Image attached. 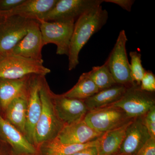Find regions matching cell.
<instances>
[{"instance_id":"cell-1","label":"cell","mask_w":155,"mask_h":155,"mask_svg":"<svg viewBox=\"0 0 155 155\" xmlns=\"http://www.w3.org/2000/svg\"><path fill=\"white\" fill-rule=\"evenodd\" d=\"M108 13L100 5L87 11L76 20L69 45V70L79 64V54L93 35L98 31L107 21Z\"/></svg>"},{"instance_id":"cell-2","label":"cell","mask_w":155,"mask_h":155,"mask_svg":"<svg viewBox=\"0 0 155 155\" xmlns=\"http://www.w3.org/2000/svg\"><path fill=\"white\" fill-rule=\"evenodd\" d=\"M50 90L45 76H39V94L41 103V112L35 131L36 147L57 137L64 126L55 110Z\"/></svg>"},{"instance_id":"cell-3","label":"cell","mask_w":155,"mask_h":155,"mask_svg":"<svg viewBox=\"0 0 155 155\" xmlns=\"http://www.w3.org/2000/svg\"><path fill=\"white\" fill-rule=\"evenodd\" d=\"M43 62L15 55L1 56L0 78L20 79L31 75L45 76L51 71L44 66Z\"/></svg>"},{"instance_id":"cell-4","label":"cell","mask_w":155,"mask_h":155,"mask_svg":"<svg viewBox=\"0 0 155 155\" xmlns=\"http://www.w3.org/2000/svg\"><path fill=\"white\" fill-rule=\"evenodd\" d=\"M39 24L44 46L54 44L57 47L56 54L68 56L69 45L75 21H38Z\"/></svg>"},{"instance_id":"cell-5","label":"cell","mask_w":155,"mask_h":155,"mask_svg":"<svg viewBox=\"0 0 155 155\" xmlns=\"http://www.w3.org/2000/svg\"><path fill=\"white\" fill-rule=\"evenodd\" d=\"M122 109L130 119L143 116L155 106L153 92L142 90L140 86L134 84L127 87L119 101L111 105Z\"/></svg>"},{"instance_id":"cell-6","label":"cell","mask_w":155,"mask_h":155,"mask_svg":"<svg viewBox=\"0 0 155 155\" xmlns=\"http://www.w3.org/2000/svg\"><path fill=\"white\" fill-rule=\"evenodd\" d=\"M127 41L125 31L121 30L114 48L106 61L116 83L127 87L135 84L130 75V64L126 52Z\"/></svg>"},{"instance_id":"cell-7","label":"cell","mask_w":155,"mask_h":155,"mask_svg":"<svg viewBox=\"0 0 155 155\" xmlns=\"http://www.w3.org/2000/svg\"><path fill=\"white\" fill-rule=\"evenodd\" d=\"M132 119L122 109L110 105L89 111L83 121L94 130L103 134L120 127Z\"/></svg>"},{"instance_id":"cell-8","label":"cell","mask_w":155,"mask_h":155,"mask_svg":"<svg viewBox=\"0 0 155 155\" xmlns=\"http://www.w3.org/2000/svg\"><path fill=\"white\" fill-rule=\"evenodd\" d=\"M31 20L14 15L0 23V57L8 54L25 36Z\"/></svg>"},{"instance_id":"cell-9","label":"cell","mask_w":155,"mask_h":155,"mask_svg":"<svg viewBox=\"0 0 155 155\" xmlns=\"http://www.w3.org/2000/svg\"><path fill=\"white\" fill-rule=\"evenodd\" d=\"M103 0H58L43 20L65 21L76 20L87 11L101 5Z\"/></svg>"},{"instance_id":"cell-10","label":"cell","mask_w":155,"mask_h":155,"mask_svg":"<svg viewBox=\"0 0 155 155\" xmlns=\"http://www.w3.org/2000/svg\"><path fill=\"white\" fill-rule=\"evenodd\" d=\"M39 76L31 75L29 81L25 124V137L36 147L35 128L41 114L42 108L39 94Z\"/></svg>"},{"instance_id":"cell-11","label":"cell","mask_w":155,"mask_h":155,"mask_svg":"<svg viewBox=\"0 0 155 155\" xmlns=\"http://www.w3.org/2000/svg\"><path fill=\"white\" fill-rule=\"evenodd\" d=\"M52 99L55 110L64 125H70L83 120L88 109L83 100L67 97L52 91Z\"/></svg>"},{"instance_id":"cell-12","label":"cell","mask_w":155,"mask_h":155,"mask_svg":"<svg viewBox=\"0 0 155 155\" xmlns=\"http://www.w3.org/2000/svg\"><path fill=\"white\" fill-rule=\"evenodd\" d=\"M44 46L39 22L36 20H31L25 36L8 54L44 61L42 55Z\"/></svg>"},{"instance_id":"cell-13","label":"cell","mask_w":155,"mask_h":155,"mask_svg":"<svg viewBox=\"0 0 155 155\" xmlns=\"http://www.w3.org/2000/svg\"><path fill=\"white\" fill-rule=\"evenodd\" d=\"M143 116L133 119L127 126L119 149V153L136 155L150 138L146 126L143 123Z\"/></svg>"},{"instance_id":"cell-14","label":"cell","mask_w":155,"mask_h":155,"mask_svg":"<svg viewBox=\"0 0 155 155\" xmlns=\"http://www.w3.org/2000/svg\"><path fill=\"white\" fill-rule=\"evenodd\" d=\"M0 138L20 154L35 155L37 153L36 147L14 125L0 115Z\"/></svg>"},{"instance_id":"cell-15","label":"cell","mask_w":155,"mask_h":155,"mask_svg":"<svg viewBox=\"0 0 155 155\" xmlns=\"http://www.w3.org/2000/svg\"><path fill=\"white\" fill-rule=\"evenodd\" d=\"M103 134L94 130L82 120L64 125L56 139L64 144H82L95 140Z\"/></svg>"},{"instance_id":"cell-16","label":"cell","mask_w":155,"mask_h":155,"mask_svg":"<svg viewBox=\"0 0 155 155\" xmlns=\"http://www.w3.org/2000/svg\"><path fill=\"white\" fill-rule=\"evenodd\" d=\"M58 0H25L24 2L12 11L3 13V17L20 16L26 19L38 21L43 19L51 11Z\"/></svg>"},{"instance_id":"cell-17","label":"cell","mask_w":155,"mask_h":155,"mask_svg":"<svg viewBox=\"0 0 155 155\" xmlns=\"http://www.w3.org/2000/svg\"><path fill=\"white\" fill-rule=\"evenodd\" d=\"M31 75L17 79L0 78V106L4 111L15 98L27 95Z\"/></svg>"},{"instance_id":"cell-18","label":"cell","mask_w":155,"mask_h":155,"mask_svg":"<svg viewBox=\"0 0 155 155\" xmlns=\"http://www.w3.org/2000/svg\"><path fill=\"white\" fill-rule=\"evenodd\" d=\"M132 120L120 127L105 132L97 139L98 155H112L119 153L126 129Z\"/></svg>"},{"instance_id":"cell-19","label":"cell","mask_w":155,"mask_h":155,"mask_svg":"<svg viewBox=\"0 0 155 155\" xmlns=\"http://www.w3.org/2000/svg\"><path fill=\"white\" fill-rule=\"evenodd\" d=\"M127 87L116 84L100 91L92 96L84 100L88 111L110 106L119 101L126 91Z\"/></svg>"},{"instance_id":"cell-20","label":"cell","mask_w":155,"mask_h":155,"mask_svg":"<svg viewBox=\"0 0 155 155\" xmlns=\"http://www.w3.org/2000/svg\"><path fill=\"white\" fill-rule=\"evenodd\" d=\"M27 95L16 98L6 108V119L25 137Z\"/></svg>"},{"instance_id":"cell-21","label":"cell","mask_w":155,"mask_h":155,"mask_svg":"<svg viewBox=\"0 0 155 155\" xmlns=\"http://www.w3.org/2000/svg\"><path fill=\"white\" fill-rule=\"evenodd\" d=\"M97 139L82 144H67L61 143L57 139L44 143L40 146L43 155H71L78 151L97 146Z\"/></svg>"},{"instance_id":"cell-22","label":"cell","mask_w":155,"mask_h":155,"mask_svg":"<svg viewBox=\"0 0 155 155\" xmlns=\"http://www.w3.org/2000/svg\"><path fill=\"white\" fill-rule=\"evenodd\" d=\"M99 91L100 90L85 72L81 75L77 83L71 89L63 94L67 97L84 101Z\"/></svg>"},{"instance_id":"cell-23","label":"cell","mask_w":155,"mask_h":155,"mask_svg":"<svg viewBox=\"0 0 155 155\" xmlns=\"http://www.w3.org/2000/svg\"><path fill=\"white\" fill-rule=\"evenodd\" d=\"M86 73L100 91L117 84L106 62L102 66L93 67L91 71Z\"/></svg>"},{"instance_id":"cell-24","label":"cell","mask_w":155,"mask_h":155,"mask_svg":"<svg viewBox=\"0 0 155 155\" xmlns=\"http://www.w3.org/2000/svg\"><path fill=\"white\" fill-rule=\"evenodd\" d=\"M130 56L131 58L130 69L131 78L134 84L140 86L146 71L142 65L141 54L137 51H131Z\"/></svg>"},{"instance_id":"cell-25","label":"cell","mask_w":155,"mask_h":155,"mask_svg":"<svg viewBox=\"0 0 155 155\" xmlns=\"http://www.w3.org/2000/svg\"><path fill=\"white\" fill-rule=\"evenodd\" d=\"M140 86L142 90L148 92H154L155 77L152 72L146 70Z\"/></svg>"},{"instance_id":"cell-26","label":"cell","mask_w":155,"mask_h":155,"mask_svg":"<svg viewBox=\"0 0 155 155\" xmlns=\"http://www.w3.org/2000/svg\"><path fill=\"white\" fill-rule=\"evenodd\" d=\"M25 0H0V14L12 11Z\"/></svg>"},{"instance_id":"cell-27","label":"cell","mask_w":155,"mask_h":155,"mask_svg":"<svg viewBox=\"0 0 155 155\" xmlns=\"http://www.w3.org/2000/svg\"><path fill=\"white\" fill-rule=\"evenodd\" d=\"M136 155H155V138L151 137Z\"/></svg>"},{"instance_id":"cell-28","label":"cell","mask_w":155,"mask_h":155,"mask_svg":"<svg viewBox=\"0 0 155 155\" xmlns=\"http://www.w3.org/2000/svg\"><path fill=\"white\" fill-rule=\"evenodd\" d=\"M104 2L114 3L128 12L131 11L134 1L133 0H104Z\"/></svg>"},{"instance_id":"cell-29","label":"cell","mask_w":155,"mask_h":155,"mask_svg":"<svg viewBox=\"0 0 155 155\" xmlns=\"http://www.w3.org/2000/svg\"><path fill=\"white\" fill-rule=\"evenodd\" d=\"M71 155H98L97 146L85 148Z\"/></svg>"},{"instance_id":"cell-30","label":"cell","mask_w":155,"mask_h":155,"mask_svg":"<svg viewBox=\"0 0 155 155\" xmlns=\"http://www.w3.org/2000/svg\"><path fill=\"white\" fill-rule=\"evenodd\" d=\"M5 17H3L0 14V23L3 22L5 20Z\"/></svg>"},{"instance_id":"cell-31","label":"cell","mask_w":155,"mask_h":155,"mask_svg":"<svg viewBox=\"0 0 155 155\" xmlns=\"http://www.w3.org/2000/svg\"><path fill=\"white\" fill-rule=\"evenodd\" d=\"M112 155H126L123 154L119 153H118Z\"/></svg>"},{"instance_id":"cell-32","label":"cell","mask_w":155,"mask_h":155,"mask_svg":"<svg viewBox=\"0 0 155 155\" xmlns=\"http://www.w3.org/2000/svg\"><path fill=\"white\" fill-rule=\"evenodd\" d=\"M0 154H1V146H0Z\"/></svg>"}]
</instances>
